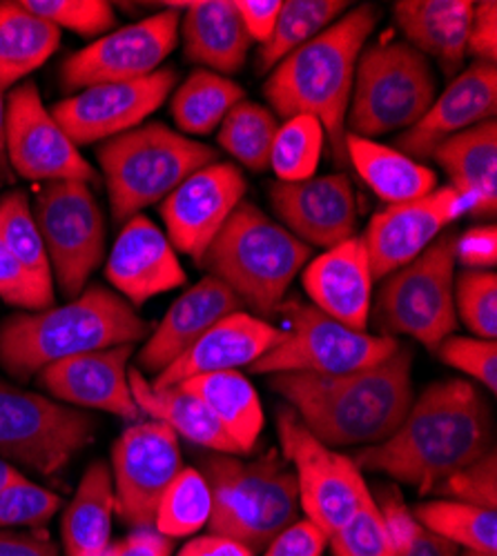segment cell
<instances>
[{
	"instance_id": "4fadbf2b",
	"label": "cell",
	"mask_w": 497,
	"mask_h": 556,
	"mask_svg": "<svg viewBox=\"0 0 497 556\" xmlns=\"http://www.w3.org/2000/svg\"><path fill=\"white\" fill-rule=\"evenodd\" d=\"M284 458L293 466L299 507L328 536L344 528L373 494L352 456L335 452L310 434L293 409L277 412Z\"/></svg>"
},
{
	"instance_id": "74e56055",
	"label": "cell",
	"mask_w": 497,
	"mask_h": 556,
	"mask_svg": "<svg viewBox=\"0 0 497 556\" xmlns=\"http://www.w3.org/2000/svg\"><path fill=\"white\" fill-rule=\"evenodd\" d=\"M277 129L279 121L275 112L244 99L219 125L216 141L239 165L252 172H265Z\"/></svg>"
},
{
	"instance_id": "11a10c76",
	"label": "cell",
	"mask_w": 497,
	"mask_h": 556,
	"mask_svg": "<svg viewBox=\"0 0 497 556\" xmlns=\"http://www.w3.org/2000/svg\"><path fill=\"white\" fill-rule=\"evenodd\" d=\"M174 541L154 528H139L110 545L105 556H172Z\"/></svg>"
},
{
	"instance_id": "cb8c5ba5",
	"label": "cell",
	"mask_w": 497,
	"mask_h": 556,
	"mask_svg": "<svg viewBox=\"0 0 497 556\" xmlns=\"http://www.w3.org/2000/svg\"><path fill=\"white\" fill-rule=\"evenodd\" d=\"M284 337V328L270 326L268 320L254 314H248L244 309L228 314L216 326H212L186 354H181L174 363H170L150 383L157 390H165L176 388L178 383L192 377L250 367L265 352L279 345Z\"/></svg>"
},
{
	"instance_id": "f5cc1de1",
	"label": "cell",
	"mask_w": 497,
	"mask_h": 556,
	"mask_svg": "<svg viewBox=\"0 0 497 556\" xmlns=\"http://www.w3.org/2000/svg\"><path fill=\"white\" fill-rule=\"evenodd\" d=\"M497 256V229L493 223L469 229L458 239V261L467 269H486L495 265Z\"/></svg>"
},
{
	"instance_id": "5b68a950",
	"label": "cell",
	"mask_w": 497,
	"mask_h": 556,
	"mask_svg": "<svg viewBox=\"0 0 497 556\" xmlns=\"http://www.w3.org/2000/svg\"><path fill=\"white\" fill-rule=\"evenodd\" d=\"M212 494L210 534L228 536L254 556L299 521V492L290 463L279 452L252 460L210 452L199 466Z\"/></svg>"
},
{
	"instance_id": "ac0fdd59",
	"label": "cell",
	"mask_w": 497,
	"mask_h": 556,
	"mask_svg": "<svg viewBox=\"0 0 497 556\" xmlns=\"http://www.w3.org/2000/svg\"><path fill=\"white\" fill-rule=\"evenodd\" d=\"M244 194L246 178L235 163L216 161L188 176L159 207L172 248L199 263Z\"/></svg>"
},
{
	"instance_id": "816d5d0a",
	"label": "cell",
	"mask_w": 497,
	"mask_h": 556,
	"mask_svg": "<svg viewBox=\"0 0 497 556\" xmlns=\"http://www.w3.org/2000/svg\"><path fill=\"white\" fill-rule=\"evenodd\" d=\"M467 54L475 56L482 63H495L497 61V3L495 0H486V3H477L473 10Z\"/></svg>"
},
{
	"instance_id": "8fae6325",
	"label": "cell",
	"mask_w": 497,
	"mask_h": 556,
	"mask_svg": "<svg viewBox=\"0 0 497 556\" xmlns=\"http://www.w3.org/2000/svg\"><path fill=\"white\" fill-rule=\"evenodd\" d=\"M95 434L97 421L83 409L0 383V458L12 466L59 475Z\"/></svg>"
},
{
	"instance_id": "ab89813d",
	"label": "cell",
	"mask_w": 497,
	"mask_h": 556,
	"mask_svg": "<svg viewBox=\"0 0 497 556\" xmlns=\"http://www.w3.org/2000/svg\"><path fill=\"white\" fill-rule=\"evenodd\" d=\"M0 241L16 256V261L36 278V281L54 290V276L48 250H45L32 205L25 192L14 190L0 201Z\"/></svg>"
},
{
	"instance_id": "9a60e30c",
	"label": "cell",
	"mask_w": 497,
	"mask_h": 556,
	"mask_svg": "<svg viewBox=\"0 0 497 556\" xmlns=\"http://www.w3.org/2000/svg\"><path fill=\"white\" fill-rule=\"evenodd\" d=\"M5 152L10 169L27 180H99L97 169L45 108L32 80L14 87L8 97Z\"/></svg>"
},
{
	"instance_id": "9f6ffc18",
	"label": "cell",
	"mask_w": 497,
	"mask_h": 556,
	"mask_svg": "<svg viewBox=\"0 0 497 556\" xmlns=\"http://www.w3.org/2000/svg\"><path fill=\"white\" fill-rule=\"evenodd\" d=\"M0 556H61V552L45 532L0 530Z\"/></svg>"
},
{
	"instance_id": "8d00e7d4",
	"label": "cell",
	"mask_w": 497,
	"mask_h": 556,
	"mask_svg": "<svg viewBox=\"0 0 497 556\" xmlns=\"http://www.w3.org/2000/svg\"><path fill=\"white\" fill-rule=\"evenodd\" d=\"M413 517L428 532L456 543L460 549L497 554V513L453 498L426 501L415 507Z\"/></svg>"
},
{
	"instance_id": "c3c4849f",
	"label": "cell",
	"mask_w": 497,
	"mask_h": 556,
	"mask_svg": "<svg viewBox=\"0 0 497 556\" xmlns=\"http://www.w3.org/2000/svg\"><path fill=\"white\" fill-rule=\"evenodd\" d=\"M439 358L482 383L490 394L497 392V345L477 337H448L435 350Z\"/></svg>"
},
{
	"instance_id": "4316f807",
	"label": "cell",
	"mask_w": 497,
	"mask_h": 556,
	"mask_svg": "<svg viewBox=\"0 0 497 556\" xmlns=\"http://www.w3.org/2000/svg\"><path fill=\"white\" fill-rule=\"evenodd\" d=\"M473 10L471 0H399L393 16L411 48L456 78L464 67Z\"/></svg>"
},
{
	"instance_id": "603a6c76",
	"label": "cell",
	"mask_w": 497,
	"mask_h": 556,
	"mask_svg": "<svg viewBox=\"0 0 497 556\" xmlns=\"http://www.w3.org/2000/svg\"><path fill=\"white\" fill-rule=\"evenodd\" d=\"M105 278L134 307L188 281L170 239L144 214L123 223L105 263Z\"/></svg>"
},
{
	"instance_id": "7402d4cb",
	"label": "cell",
	"mask_w": 497,
	"mask_h": 556,
	"mask_svg": "<svg viewBox=\"0 0 497 556\" xmlns=\"http://www.w3.org/2000/svg\"><path fill=\"white\" fill-rule=\"evenodd\" d=\"M495 112L497 67L495 63L475 61L450 80L413 127L397 138L395 150L413 161L433 159V152L444 141L484 121H493Z\"/></svg>"
},
{
	"instance_id": "e0dca14e",
	"label": "cell",
	"mask_w": 497,
	"mask_h": 556,
	"mask_svg": "<svg viewBox=\"0 0 497 556\" xmlns=\"http://www.w3.org/2000/svg\"><path fill=\"white\" fill-rule=\"evenodd\" d=\"M174 83L176 72L161 67L146 78L87 87L57 103L50 112L76 148L105 143L144 125L167 101Z\"/></svg>"
},
{
	"instance_id": "4dcf8cb0",
	"label": "cell",
	"mask_w": 497,
	"mask_h": 556,
	"mask_svg": "<svg viewBox=\"0 0 497 556\" xmlns=\"http://www.w3.org/2000/svg\"><path fill=\"white\" fill-rule=\"evenodd\" d=\"M114 515L112 470L105 460H95L80 477L63 513L61 541L65 556H105L112 545Z\"/></svg>"
},
{
	"instance_id": "44dd1931",
	"label": "cell",
	"mask_w": 497,
	"mask_h": 556,
	"mask_svg": "<svg viewBox=\"0 0 497 556\" xmlns=\"http://www.w3.org/2000/svg\"><path fill=\"white\" fill-rule=\"evenodd\" d=\"M134 345H116L99 352L78 354L52 363L38 375V383L48 390L54 401L101 409L125 421H137L141 416L129 388V358Z\"/></svg>"
},
{
	"instance_id": "60d3db41",
	"label": "cell",
	"mask_w": 497,
	"mask_h": 556,
	"mask_svg": "<svg viewBox=\"0 0 497 556\" xmlns=\"http://www.w3.org/2000/svg\"><path fill=\"white\" fill-rule=\"evenodd\" d=\"M326 148V131L312 116H293L279 125L270 150V167L284 182H299L314 176Z\"/></svg>"
},
{
	"instance_id": "3957f363",
	"label": "cell",
	"mask_w": 497,
	"mask_h": 556,
	"mask_svg": "<svg viewBox=\"0 0 497 556\" xmlns=\"http://www.w3.org/2000/svg\"><path fill=\"white\" fill-rule=\"evenodd\" d=\"M377 5H357L322 34L301 45L270 72L263 94L275 116H312L326 131L339 165L346 156V114L357 61L380 23Z\"/></svg>"
},
{
	"instance_id": "484cf974",
	"label": "cell",
	"mask_w": 497,
	"mask_h": 556,
	"mask_svg": "<svg viewBox=\"0 0 497 556\" xmlns=\"http://www.w3.org/2000/svg\"><path fill=\"white\" fill-rule=\"evenodd\" d=\"M241 309V299L219 278L208 274L170 305L137 356L139 369L150 375L163 372L170 363L186 354L221 318Z\"/></svg>"
},
{
	"instance_id": "5bb4252c",
	"label": "cell",
	"mask_w": 497,
	"mask_h": 556,
	"mask_svg": "<svg viewBox=\"0 0 497 556\" xmlns=\"http://www.w3.org/2000/svg\"><path fill=\"white\" fill-rule=\"evenodd\" d=\"M112 483L119 519L152 528L163 492L184 470L178 437L159 421H139L123 430L112 447Z\"/></svg>"
},
{
	"instance_id": "91938a15",
	"label": "cell",
	"mask_w": 497,
	"mask_h": 556,
	"mask_svg": "<svg viewBox=\"0 0 497 556\" xmlns=\"http://www.w3.org/2000/svg\"><path fill=\"white\" fill-rule=\"evenodd\" d=\"M18 477H23V472H21L16 466H12V463L0 458V490L8 488V485H10L12 481H16Z\"/></svg>"
},
{
	"instance_id": "bcb514c9",
	"label": "cell",
	"mask_w": 497,
	"mask_h": 556,
	"mask_svg": "<svg viewBox=\"0 0 497 556\" xmlns=\"http://www.w3.org/2000/svg\"><path fill=\"white\" fill-rule=\"evenodd\" d=\"M377 501V498H375ZM382 515L386 519L395 554L397 556H460V547L450 543L418 523L413 513L395 498L393 494L384 501H377Z\"/></svg>"
},
{
	"instance_id": "7dc6e473",
	"label": "cell",
	"mask_w": 497,
	"mask_h": 556,
	"mask_svg": "<svg viewBox=\"0 0 497 556\" xmlns=\"http://www.w3.org/2000/svg\"><path fill=\"white\" fill-rule=\"evenodd\" d=\"M444 498L462 501L497 513V454L490 450L462 470L444 479L435 490Z\"/></svg>"
},
{
	"instance_id": "836d02e7",
	"label": "cell",
	"mask_w": 497,
	"mask_h": 556,
	"mask_svg": "<svg viewBox=\"0 0 497 556\" xmlns=\"http://www.w3.org/2000/svg\"><path fill=\"white\" fill-rule=\"evenodd\" d=\"M61 29L23 3H0V87L10 89L59 50Z\"/></svg>"
},
{
	"instance_id": "f35d334b",
	"label": "cell",
	"mask_w": 497,
	"mask_h": 556,
	"mask_svg": "<svg viewBox=\"0 0 497 556\" xmlns=\"http://www.w3.org/2000/svg\"><path fill=\"white\" fill-rule=\"evenodd\" d=\"M210 517L212 494L206 477L197 468H184L163 492L152 528L174 541L197 534L210 523Z\"/></svg>"
},
{
	"instance_id": "d6a6232c",
	"label": "cell",
	"mask_w": 497,
	"mask_h": 556,
	"mask_svg": "<svg viewBox=\"0 0 497 556\" xmlns=\"http://www.w3.org/2000/svg\"><path fill=\"white\" fill-rule=\"evenodd\" d=\"M176 388L195 394L212 412L239 454L254 450L263 430V407L254 386L239 369L192 377Z\"/></svg>"
},
{
	"instance_id": "8992f818",
	"label": "cell",
	"mask_w": 497,
	"mask_h": 556,
	"mask_svg": "<svg viewBox=\"0 0 497 556\" xmlns=\"http://www.w3.org/2000/svg\"><path fill=\"white\" fill-rule=\"evenodd\" d=\"M312 250L270 220L257 205L241 201L225 220L199 265L228 286L257 314L275 312Z\"/></svg>"
},
{
	"instance_id": "d590c367",
	"label": "cell",
	"mask_w": 497,
	"mask_h": 556,
	"mask_svg": "<svg viewBox=\"0 0 497 556\" xmlns=\"http://www.w3.org/2000/svg\"><path fill=\"white\" fill-rule=\"evenodd\" d=\"M348 3L341 0H288L282 3L277 25L263 45H259L257 72L270 74L301 45L322 34L344 16Z\"/></svg>"
},
{
	"instance_id": "d4e9b609",
	"label": "cell",
	"mask_w": 497,
	"mask_h": 556,
	"mask_svg": "<svg viewBox=\"0 0 497 556\" xmlns=\"http://www.w3.org/2000/svg\"><path fill=\"white\" fill-rule=\"evenodd\" d=\"M301 286L312 305L341 326L366 332L371 318L373 274L361 237H352L308 261Z\"/></svg>"
},
{
	"instance_id": "b9f144b4",
	"label": "cell",
	"mask_w": 497,
	"mask_h": 556,
	"mask_svg": "<svg viewBox=\"0 0 497 556\" xmlns=\"http://www.w3.org/2000/svg\"><path fill=\"white\" fill-rule=\"evenodd\" d=\"M458 320L477 337H497V276L493 269H464L456 278Z\"/></svg>"
},
{
	"instance_id": "94428289",
	"label": "cell",
	"mask_w": 497,
	"mask_h": 556,
	"mask_svg": "<svg viewBox=\"0 0 497 556\" xmlns=\"http://www.w3.org/2000/svg\"><path fill=\"white\" fill-rule=\"evenodd\" d=\"M460 556H497V554H480V552H469V549H464V554H460Z\"/></svg>"
},
{
	"instance_id": "d6986e66",
	"label": "cell",
	"mask_w": 497,
	"mask_h": 556,
	"mask_svg": "<svg viewBox=\"0 0 497 556\" xmlns=\"http://www.w3.org/2000/svg\"><path fill=\"white\" fill-rule=\"evenodd\" d=\"M464 207L453 188H439L418 201L380 210L361 237L373 278H386L420 256Z\"/></svg>"
},
{
	"instance_id": "1f68e13d",
	"label": "cell",
	"mask_w": 497,
	"mask_h": 556,
	"mask_svg": "<svg viewBox=\"0 0 497 556\" xmlns=\"http://www.w3.org/2000/svg\"><path fill=\"white\" fill-rule=\"evenodd\" d=\"M346 156L369 188L388 205L418 201L437 190L433 169L371 138L346 134Z\"/></svg>"
},
{
	"instance_id": "f907efd6",
	"label": "cell",
	"mask_w": 497,
	"mask_h": 556,
	"mask_svg": "<svg viewBox=\"0 0 497 556\" xmlns=\"http://www.w3.org/2000/svg\"><path fill=\"white\" fill-rule=\"evenodd\" d=\"M326 547L328 534L312 521L299 519L270 541L261 556H322Z\"/></svg>"
},
{
	"instance_id": "681fc988",
	"label": "cell",
	"mask_w": 497,
	"mask_h": 556,
	"mask_svg": "<svg viewBox=\"0 0 497 556\" xmlns=\"http://www.w3.org/2000/svg\"><path fill=\"white\" fill-rule=\"evenodd\" d=\"M0 299L29 312L52 307L54 303V290L42 288L3 241H0Z\"/></svg>"
},
{
	"instance_id": "db71d44e",
	"label": "cell",
	"mask_w": 497,
	"mask_h": 556,
	"mask_svg": "<svg viewBox=\"0 0 497 556\" xmlns=\"http://www.w3.org/2000/svg\"><path fill=\"white\" fill-rule=\"evenodd\" d=\"M235 5L252 42L263 45L273 36L282 10V0H235Z\"/></svg>"
},
{
	"instance_id": "e575fe53",
	"label": "cell",
	"mask_w": 497,
	"mask_h": 556,
	"mask_svg": "<svg viewBox=\"0 0 497 556\" xmlns=\"http://www.w3.org/2000/svg\"><path fill=\"white\" fill-rule=\"evenodd\" d=\"M244 97L241 85L233 78L210 70H195L174 91L172 118L184 136H208L219 129Z\"/></svg>"
},
{
	"instance_id": "680465c9",
	"label": "cell",
	"mask_w": 497,
	"mask_h": 556,
	"mask_svg": "<svg viewBox=\"0 0 497 556\" xmlns=\"http://www.w3.org/2000/svg\"><path fill=\"white\" fill-rule=\"evenodd\" d=\"M5 105H8L5 89L0 87V178L10 180L12 178V169H10L8 152H5Z\"/></svg>"
},
{
	"instance_id": "7bdbcfd3",
	"label": "cell",
	"mask_w": 497,
	"mask_h": 556,
	"mask_svg": "<svg viewBox=\"0 0 497 556\" xmlns=\"http://www.w3.org/2000/svg\"><path fill=\"white\" fill-rule=\"evenodd\" d=\"M61 496L25 477L0 490V530H36L59 509Z\"/></svg>"
},
{
	"instance_id": "2e32d148",
	"label": "cell",
	"mask_w": 497,
	"mask_h": 556,
	"mask_svg": "<svg viewBox=\"0 0 497 556\" xmlns=\"http://www.w3.org/2000/svg\"><path fill=\"white\" fill-rule=\"evenodd\" d=\"M178 25L181 12L167 8L150 18L105 34L63 61V89L74 91L154 74L176 48Z\"/></svg>"
},
{
	"instance_id": "f6af8a7d",
	"label": "cell",
	"mask_w": 497,
	"mask_h": 556,
	"mask_svg": "<svg viewBox=\"0 0 497 556\" xmlns=\"http://www.w3.org/2000/svg\"><path fill=\"white\" fill-rule=\"evenodd\" d=\"M23 5L54 27L87 38L105 34L116 25L114 5L105 0H23Z\"/></svg>"
},
{
	"instance_id": "52a82bcc",
	"label": "cell",
	"mask_w": 497,
	"mask_h": 556,
	"mask_svg": "<svg viewBox=\"0 0 497 556\" xmlns=\"http://www.w3.org/2000/svg\"><path fill=\"white\" fill-rule=\"evenodd\" d=\"M97 159L105 176L112 218L125 223L161 203L201 167L216 163L219 154L163 123H146L101 143Z\"/></svg>"
},
{
	"instance_id": "7c38bea8",
	"label": "cell",
	"mask_w": 497,
	"mask_h": 556,
	"mask_svg": "<svg viewBox=\"0 0 497 556\" xmlns=\"http://www.w3.org/2000/svg\"><path fill=\"white\" fill-rule=\"evenodd\" d=\"M34 220L48 250L52 276L72 301L87 288L89 276L105 258L103 210L80 180H54L38 192Z\"/></svg>"
},
{
	"instance_id": "277c9868",
	"label": "cell",
	"mask_w": 497,
	"mask_h": 556,
	"mask_svg": "<svg viewBox=\"0 0 497 556\" xmlns=\"http://www.w3.org/2000/svg\"><path fill=\"white\" fill-rule=\"evenodd\" d=\"M148 323L116 292L85 288L65 305L10 316L0 328V367L18 381L45 367L87 352L137 345Z\"/></svg>"
},
{
	"instance_id": "83f0119b",
	"label": "cell",
	"mask_w": 497,
	"mask_h": 556,
	"mask_svg": "<svg viewBox=\"0 0 497 556\" xmlns=\"http://www.w3.org/2000/svg\"><path fill=\"white\" fill-rule=\"evenodd\" d=\"M178 34L188 61L214 74H235L250 52V36L241 23L235 0H197L184 3Z\"/></svg>"
},
{
	"instance_id": "30bf717a",
	"label": "cell",
	"mask_w": 497,
	"mask_h": 556,
	"mask_svg": "<svg viewBox=\"0 0 497 556\" xmlns=\"http://www.w3.org/2000/svg\"><path fill=\"white\" fill-rule=\"evenodd\" d=\"M275 312L286 320V337L250 365L252 375H348L382 363L401 345L393 337L350 330L299 299H284Z\"/></svg>"
},
{
	"instance_id": "f546056e",
	"label": "cell",
	"mask_w": 497,
	"mask_h": 556,
	"mask_svg": "<svg viewBox=\"0 0 497 556\" xmlns=\"http://www.w3.org/2000/svg\"><path fill=\"white\" fill-rule=\"evenodd\" d=\"M129 388L141 414H148L152 421L163 424L176 437L216 454L241 456L212 412L195 394L181 388L157 390L139 367H129Z\"/></svg>"
},
{
	"instance_id": "ba28073f",
	"label": "cell",
	"mask_w": 497,
	"mask_h": 556,
	"mask_svg": "<svg viewBox=\"0 0 497 556\" xmlns=\"http://www.w3.org/2000/svg\"><path fill=\"white\" fill-rule=\"evenodd\" d=\"M437 97L426 56L406 40H382L361 52L355 70L346 134L371 138L413 127Z\"/></svg>"
},
{
	"instance_id": "f1b7e54d",
	"label": "cell",
	"mask_w": 497,
	"mask_h": 556,
	"mask_svg": "<svg viewBox=\"0 0 497 556\" xmlns=\"http://www.w3.org/2000/svg\"><path fill=\"white\" fill-rule=\"evenodd\" d=\"M433 159L444 167L473 218H493L497 210V123L484 121L444 141Z\"/></svg>"
},
{
	"instance_id": "ffe728a7",
	"label": "cell",
	"mask_w": 497,
	"mask_h": 556,
	"mask_svg": "<svg viewBox=\"0 0 497 556\" xmlns=\"http://www.w3.org/2000/svg\"><path fill=\"white\" fill-rule=\"evenodd\" d=\"M268 199L284 227L308 248L331 250L355 237L357 201L346 174L277 180L270 185Z\"/></svg>"
},
{
	"instance_id": "ee69618b",
	"label": "cell",
	"mask_w": 497,
	"mask_h": 556,
	"mask_svg": "<svg viewBox=\"0 0 497 556\" xmlns=\"http://www.w3.org/2000/svg\"><path fill=\"white\" fill-rule=\"evenodd\" d=\"M333 556H397L382 509L371 496L357 515L328 536Z\"/></svg>"
},
{
	"instance_id": "9c48e42d",
	"label": "cell",
	"mask_w": 497,
	"mask_h": 556,
	"mask_svg": "<svg viewBox=\"0 0 497 556\" xmlns=\"http://www.w3.org/2000/svg\"><path fill=\"white\" fill-rule=\"evenodd\" d=\"M458 231L448 229L411 263L386 276L377 316L384 337H413L428 350L458 330Z\"/></svg>"
},
{
	"instance_id": "7a4b0ae2",
	"label": "cell",
	"mask_w": 497,
	"mask_h": 556,
	"mask_svg": "<svg viewBox=\"0 0 497 556\" xmlns=\"http://www.w3.org/2000/svg\"><path fill=\"white\" fill-rule=\"evenodd\" d=\"M413 352L399 345L377 365L348 375H270L279 394L310 434L328 447L386 441L413 405Z\"/></svg>"
},
{
	"instance_id": "6f0895ef",
	"label": "cell",
	"mask_w": 497,
	"mask_h": 556,
	"mask_svg": "<svg viewBox=\"0 0 497 556\" xmlns=\"http://www.w3.org/2000/svg\"><path fill=\"white\" fill-rule=\"evenodd\" d=\"M176 556H254L246 545L219 534H206L188 541Z\"/></svg>"
},
{
	"instance_id": "6da1fadb",
	"label": "cell",
	"mask_w": 497,
	"mask_h": 556,
	"mask_svg": "<svg viewBox=\"0 0 497 556\" xmlns=\"http://www.w3.org/2000/svg\"><path fill=\"white\" fill-rule=\"evenodd\" d=\"M493 424L475 386L446 379L428 386L399 428L352 456L361 472H380L431 494L444 479L490 452Z\"/></svg>"
}]
</instances>
